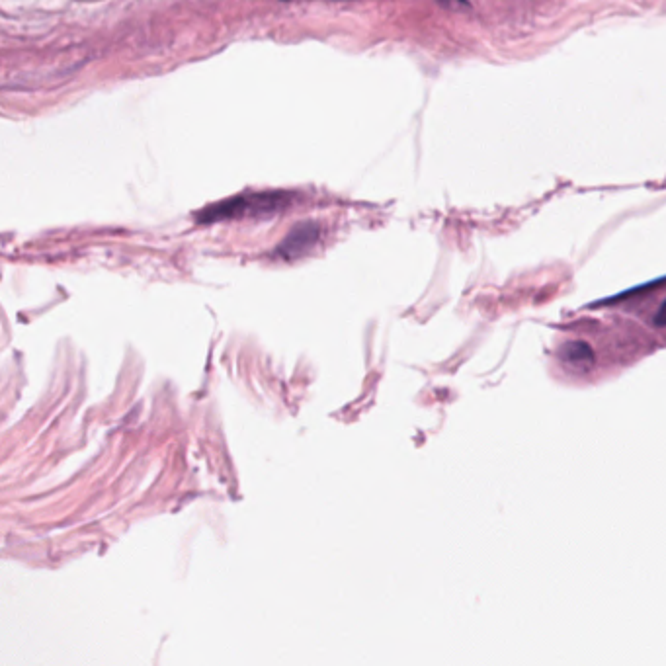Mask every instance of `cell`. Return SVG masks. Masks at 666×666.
<instances>
[{
    "instance_id": "3957f363",
    "label": "cell",
    "mask_w": 666,
    "mask_h": 666,
    "mask_svg": "<svg viewBox=\"0 0 666 666\" xmlns=\"http://www.w3.org/2000/svg\"><path fill=\"white\" fill-rule=\"evenodd\" d=\"M319 237H321V227L317 223H313V221L299 223L288 233V237L280 243V247L276 249V254L282 256L284 260L299 258L317 245Z\"/></svg>"
},
{
    "instance_id": "7a4b0ae2",
    "label": "cell",
    "mask_w": 666,
    "mask_h": 666,
    "mask_svg": "<svg viewBox=\"0 0 666 666\" xmlns=\"http://www.w3.org/2000/svg\"><path fill=\"white\" fill-rule=\"evenodd\" d=\"M620 309L633 319L643 321V325L653 333V338L666 340V280L653 286H645L625 297L616 299Z\"/></svg>"
},
{
    "instance_id": "277c9868",
    "label": "cell",
    "mask_w": 666,
    "mask_h": 666,
    "mask_svg": "<svg viewBox=\"0 0 666 666\" xmlns=\"http://www.w3.org/2000/svg\"><path fill=\"white\" fill-rule=\"evenodd\" d=\"M442 6H448V8H469V2L467 0H452V2H442Z\"/></svg>"
},
{
    "instance_id": "6da1fadb",
    "label": "cell",
    "mask_w": 666,
    "mask_h": 666,
    "mask_svg": "<svg viewBox=\"0 0 666 666\" xmlns=\"http://www.w3.org/2000/svg\"><path fill=\"white\" fill-rule=\"evenodd\" d=\"M293 194L288 192H254V194H243L235 196L217 204H211L209 208L202 209L196 213L198 223H217L227 219H239L247 215H272L280 209L286 208L292 200Z\"/></svg>"
},
{
    "instance_id": "5b68a950",
    "label": "cell",
    "mask_w": 666,
    "mask_h": 666,
    "mask_svg": "<svg viewBox=\"0 0 666 666\" xmlns=\"http://www.w3.org/2000/svg\"><path fill=\"white\" fill-rule=\"evenodd\" d=\"M284 2H290V0H284ZM338 2H340V0H338Z\"/></svg>"
}]
</instances>
